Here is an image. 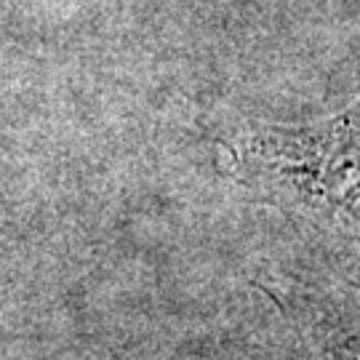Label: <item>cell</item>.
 <instances>
[{"instance_id": "1", "label": "cell", "mask_w": 360, "mask_h": 360, "mask_svg": "<svg viewBox=\"0 0 360 360\" xmlns=\"http://www.w3.org/2000/svg\"><path fill=\"white\" fill-rule=\"evenodd\" d=\"M238 166L267 203L360 238V99L315 123L262 129L243 142Z\"/></svg>"}, {"instance_id": "2", "label": "cell", "mask_w": 360, "mask_h": 360, "mask_svg": "<svg viewBox=\"0 0 360 360\" xmlns=\"http://www.w3.org/2000/svg\"><path fill=\"white\" fill-rule=\"evenodd\" d=\"M347 318L345 307L309 302L299 309V331L309 339L312 360H360V309Z\"/></svg>"}]
</instances>
